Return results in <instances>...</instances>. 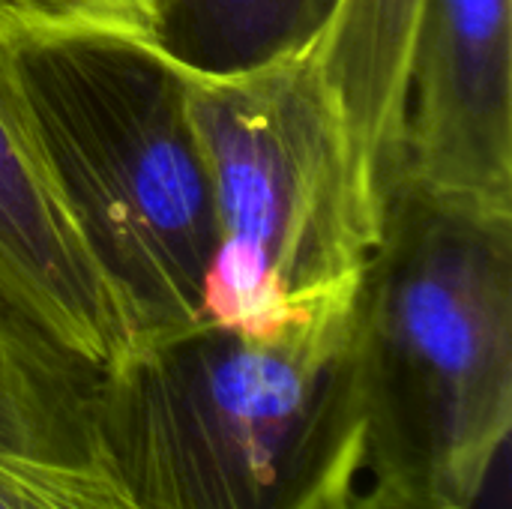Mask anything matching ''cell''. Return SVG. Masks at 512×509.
Instances as JSON below:
<instances>
[{
  "label": "cell",
  "instance_id": "3",
  "mask_svg": "<svg viewBox=\"0 0 512 509\" xmlns=\"http://www.w3.org/2000/svg\"><path fill=\"white\" fill-rule=\"evenodd\" d=\"M183 75L216 225L201 324L276 333L360 282L390 192L363 159L312 42L252 69Z\"/></svg>",
  "mask_w": 512,
  "mask_h": 509
},
{
  "label": "cell",
  "instance_id": "12",
  "mask_svg": "<svg viewBox=\"0 0 512 509\" xmlns=\"http://www.w3.org/2000/svg\"><path fill=\"white\" fill-rule=\"evenodd\" d=\"M333 509H462L450 507V504H417V501H408L402 495H393L387 489H378V486H369V492H351L345 495Z\"/></svg>",
  "mask_w": 512,
  "mask_h": 509
},
{
  "label": "cell",
  "instance_id": "9",
  "mask_svg": "<svg viewBox=\"0 0 512 509\" xmlns=\"http://www.w3.org/2000/svg\"><path fill=\"white\" fill-rule=\"evenodd\" d=\"M339 0H168L156 48L186 72L228 75L309 45Z\"/></svg>",
  "mask_w": 512,
  "mask_h": 509
},
{
  "label": "cell",
  "instance_id": "4",
  "mask_svg": "<svg viewBox=\"0 0 512 509\" xmlns=\"http://www.w3.org/2000/svg\"><path fill=\"white\" fill-rule=\"evenodd\" d=\"M12 51L57 186L138 351L201 327L216 225L183 69L156 42L102 33Z\"/></svg>",
  "mask_w": 512,
  "mask_h": 509
},
{
  "label": "cell",
  "instance_id": "10",
  "mask_svg": "<svg viewBox=\"0 0 512 509\" xmlns=\"http://www.w3.org/2000/svg\"><path fill=\"white\" fill-rule=\"evenodd\" d=\"M168 0H0V36L18 48L60 36L156 42Z\"/></svg>",
  "mask_w": 512,
  "mask_h": 509
},
{
  "label": "cell",
  "instance_id": "5",
  "mask_svg": "<svg viewBox=\"0 0 512 509\" xmlns=\"http://www.w3.org/2000/svg\"><path fill=\"white\" fill-rule=\"evenodd\" d=\"M396 186L512 222V0H423Z\"/></svg>",
  "mask_w": 512,
  "mask_h": 509
},
{
  "label": "cell",
  "instance_id": "6",
  "mask_svg": "<svg viewBox=\"0 0 512 509\" xmlns=\"http://www.w3.org/2000/svg\"><path fill=\"white\" fill-rule=\"evenodd\" d=\"M0 303L60 351L108 372L138 351L42 150L15 51L0 36Z\"/></svg>",
  "mask_w": 512,
  "mask_h": 509
},
{
  "label": "cell",
  "instance_id": "11",
  "mask_svg": "<svg viewBox=\"0 0 512 509\" xmlns=\"http://www.w3.org/2000/svg\"><path fill=\"white\" fill-rule=\"evenodd\" d=\"M0 509H129L99 465L0 450Z\"/></svg>",
  "mask_w": 512,
  "mask_h": 509
},
{
  "label": "cell",
  "instance_id": "7",
  "mask_svg": "<svg viewBox=\"0 0 512 509\" xmlns=\"http://www.w3.org/2000/svg\"><path fill=\"white\" fill-rule=\"evenodd\" d=\"M423 0H339L312 51L354 141L387 192L396 186L408 57Z\"/></svg>",
  "mask_w": 512,
  "mask_h": 509
},
{
  "label": "cell",
  "instance_id": "1",
  "mask_svg": "<svg viewBox=\"0 0 512 509\" xmlns=\"http://www.w3.org/2000/svg\"><path fill=\"white\" fill-rule=\"evenodd\" d=\"M357 288L267 336L201 324L99 372L96 459L129 509H333L351 495Z\"/></svg>",
  "mask_w": 512,
  "mask_h": 509
},
{
  "label": "cell",
  "instance_id": "8",
  "mask_svg": "<svg viewBox=\"0 0 512 509\" xmlns=\"http://www.w3.org/2000/svg\"><path fill=\"white\" fill-rule=\"evenodd\" d=\"M96 375L0 303V450L99 465Z\"/></svg>",
  "mask_w": 512,
  "mask_h": 509
},
{
  "label": "cell",
  "instance_id": "2",
  "mask_svg": "<svg viewBox=\"0 0 512 509\" xmlns=\"http://www.w3.org/2000/svg\"><path fill=\"white\" fill-rule=\"evenodd\" d=\"M354 363L372 486L474 509L512 429V222L393 186Z\"/></svg>",
  "mask_w": 512,
  "mask_h": 509
}]
</instances>
